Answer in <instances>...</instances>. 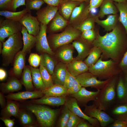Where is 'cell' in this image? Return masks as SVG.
Segmentation results:
<instances>
[{
  "label": "cell",
  "instance_id": "1",
  "mask_svg": "<svg viewBox=\"0 0 127 127\" xmlns=\"http://www.w3.org/2000/svg\"><path fill=\"white\" fill-rule=\"evenodd\" d=\"M127 35L125 31L117 25L103 36L97 33L92 44L101 49L103 58H110L119 64L126 47Z\"/></svg>",
  "mask_w": 127,
  "mask_h": 127
},
{
  "label": "cell",
  "instance_id": "2",
  "mask_svg": "<svg viewBox=\"0 0 127 127\" xmlns=\"http://www.w3.org/2000/svg\"><path fill=\"white\" fill-rule=\"evenodd\" d=\"M24 108L35 116L37 123L41 127H53L56 125L61 109H52L44 105L32 103L25 105Z\"/></svg>",
  "mask_w": 127,
  "mask_h": 127
},
{
  "label": "cell",
  "instance_id": "3",
  "mask_svg": "<svg viewBox=\"0 0 127 127\" xmlns=\"http://www.w3.org/2000/svg\"><path fill=\"white\" fill-rule=\"evenodd\" d=\"M21 33L20 32L13 34L2 43L1 54L3 66H7L11 64L16 56L22 49L23 44Z\"/></svg>",
  "mask_w": 127,
  "mask_h": 127
},
{
  "label": "cell",
  "instance_id": "4",
  "mask_svg": "<svg viewBox=\"0 0 127 127\" xmlns=\"http://www.w3.org/2000/svg\"><path fill=\"white\" fill-rule=\"evenodd\" d=\"M103 59L101 55L97 62L89 68L88 71L100 80H107L121 73L122 71L118 63L111 59L103 61Z\"/></svg>",
  "mask_w": 127,
  "mask_h": 127
},
{
  "label": "cell",
  "instance_id": "5",
  "mask_svg": "<svg viewBox=\"0 0 127 127\" xmlns=\"http://www.w3.org/2000/svg\"><path fill=\"white\" fill-rule=\"evenodd\" d=\"M118 75L111 78L108 83L100 90L95 104L99 109L105 111L112 104L116 97V88L118 77Z\"/></svg>",
  "mask_w": 127,
  "mask_h": 127
},
{
  "label": "cell",
  "instance_id": "6",
  "mask_svg": "<svg viewBox=\"0 0 127 127\" xmlns=\"http://www.w3.org/2000/svg\"><path fill=\"white\" fill-rule=\"evenodd\" d=\"M81 33V31L69 24L61 32L49 34L47 38L51 48L54 52L59 47L72 43Z\"/></svg>",
  "mask_w": 127,
  "mask_h": 127
},
{
  "label": "cell",
  "instance_id": "7",
  "mask_svg": "<svg viewBox=\"0 0 127 127\" xmlns=\"http://www.w3.org/2000/svg\"><path fill=\"white\" fill-rule=\"evenodd\" d=\"M84 113L87 115L96 119L100 123V126L105 127L113 123L115 120L104 111L98 108L94 104L85 107Z\"/></svg>",
  "mask_w": 127,
  "mask_h": 127
},
{
  "label": "cell",
  "instance_id": "8",
  "mask_svg": "<svg viewBox=\"0 0 127 127\" xmlns=\"http://www.w3.org/2000/svg\"><path fill=\"white\" fill-rule=\"evenodd\" d=\"M23 25L19 22L6 19L0 20V41L4 42L5 39L21 32Z\"/></svg>",
  "mask_w": 127,
  "mask_h": 127
},
{
  "label": "cell",
  "instance_id": "9",
  "mask_svg": "<svg viewBox=\"0 0 127 127\" xmlns=\"http://www.w3.org/2000/svg\"><path fill=\"white\" fill-rule=\"evenodd\" d=\"M82 87H91L97 90L102 89L108 83L110 78L104 80L98 79L97 77L88 71L75 77Z\"/></svg>",
  "mask_w": 127,
  "mask_h": 127
},
{
  "label": "cell",
  "instance_id": "10",
  "mask_svg": "<svg viewBox=\"0 0 127 127\" xmlns=\"http://www.w3.org/2000/svg\"><path fill=\"white\" fill-rule=\"evenodd\" d=\"M72 112L80 117L86 120L91 124L93 127L100 126L99 121L96 119L91 117L85 114L81 110L76 99L72 97L67 95L64 105Z\"/></svg>",
  "mask_w": 127,
  "mask_h": 127
},
{
  "label": "cell",
  "instance_id": "11",
  "mask_svg": "<svg viewBox=\"0 0 127 127\" xmlns=\"http://www.w3.org/2000/svg\"><path fill=\"white\" fill-rule=\"evenodd\" d=\"M82 2L73 10L69 21V24L76 28L89 15V4Z\"/></svg>",
  "mask_w": 127,
  "mask_h": 127
},
{
  "label": "cell",
  "instance_id": "12",
  "mask_svg": "<svg viewBox=\"0 0 127 127\" xmlns=\"http://www.w3.org/2000/svg\"><path fill=\"white\" fill-rule=\"evenodd\" d=\"M40 32L36 36V49L40 54L46 53L54 56V53L51 48L47 40L46 35L47 26L40 23Z\"/></svg>",
  "mask_w": 127,
  "mask_h": 127
},
{
  "label": "cell",
  "instance_id": "13",
  "mask_svg": "<svg viewBox=\"0 0 127 127\" xmlns=\"http://www.w3.org/2000/svg\"><path fill=\"white\" fill-rule=\"evenodd\" d=\"M100 90L90 91L86 89L85 87H82L76 93L68 95L75 98L79 106L85 107L90 101L96 100Z\"/></svg>",
  "mask_w": 127,
  "mask_h": 127
},
{
  "label": "cell",
  "instance_id": "14",
  "mask_svg": "<svg viewBox=\"0 0 127 127\" xmlns=\"http://www.w3.org/2000/svg\"><path fill=\"white\" fill-rule=\"evenodd\" d=\"M19 22L26 28L29 34L36 36L39 34L40 22L36 16L32 15L31 12L25 14Z\"/></svg>",
  "mask_w": 127,
  "mask_h": 127
},
{
  "label": "cell",
  "instance_id": "15",
  "mask_svg": "<svg viewBox=\"0 0 127 127\" xmlns=\"http://www.w3.org/2000/svg\"><path fill=\"white\" fill-rule=\"evenodd\" d=\"M74 49L71 43L61 46L54 51V56L59 61L67 64L74 58L73 57Z\"/></svg>",
  "mask_w": 127,
  "mask_h": 127
},
{
  "label": "cell",
  "instance_id": "16",
  "mask_svg": "<svg viewBox=\"0 0 127 127\" xmlns=\"http://www.w3.org/2000/svg\"><path fill=\"white\" fill-rule=\"evenodd\" d=\"M91 44L92 43L87 42L80 36L74 40L72 44L78 52L75 59L83 61L88 55L92 47L91 46Z\"/></svg>",
  "mask_w": 127,
  "mask_h": 127
},
{
  "label": "cell",
  "instance_id": "17",
  "mask_svg": "<svg viewBox=\"0 0 127 127\" xmlns=\"http://www.w3.org/2000/svg\"><path fill=\"white\" fill-rule=\"evenodd\" d=\"M58 7L48 5L37 11L36 17L40 23L47 26L58 11Z\"/></svg>",
  "mask_w": 127,
  "mask_h": 127
},
{
  "label": "cell",
  "instance_id": "18",
  "mask_svg": "<svg viewBox=\"0 0 127 127\" xmlns=\"http://www.w3.org/2000/svg\"><path fill=\"white\" fill-rule=\"evenodd\" d=\"M69 24V21L65 19L58 11L47 25V32L49 34L60 31Z\"/></svg>",
  "mask_w": 127,
  "mask_h": 127
},
{
  "label": "cell",
  "instance_id": "19",
  "mask_svg": "<svg viewBox=\"0 0 127 127\" xmlns=\"http://www.w3.org/2000/svg\"><path fill=\"white\" fill-rule=\"evenodd\" d=\"M44 95L42 91L36 90L11 93L5 96V97L7 99L21 101L29 99L41 98Z\"/></svg>",
  "mask_w": 127,
  "mask_h": 127
},
{
  "label": "cell",
  "instance_id": "20",
  "mask_svg": "<svg viewBox=\"0 0 127 127\" xmlns=\"http://www.w3.org/2000/svg\"><path fill=\"white\" fill-rule=\"evenodd\" d=\"M66 96L54 97L44 95L40 99L32 100L29 102L52 106L58 107L64 105Z\"/></svg>",
  "mask_w": 127,
  "mask_h": 127
},
{
  "label": "cell",
  "instance_id": "21",
  "mask_svg": "<svg viewBox=\"0 0 127 127\" xmlns=\"http://www.w3.org/2000/svg\"><path fill=\"white\" fill-rule=\"evenodd\" d=\"M22 85L17 78L12 76L9 78L6 82L0 83V90L4 94H9L21 90Z\"/></svg>",
  "mask_w": 127,
  "mask_h": 127
},
{
  "label": "cell",
  "instance_id": "22",
  "mask_svg": "<svg viewBox=\"0 0 127 127\" xmlns=\"http://www.w3.org/2000/svg\"><path fill=\"white\" fill-rule=\"evenodd\" d=\"M67 69L72 75L75 77L88 71L89 67L83 61L74 60L66 64Z\"/></svg>",
  "mask_w": 127,
  "mask_h": 127
},
{
  "label": "cell",
  "instance_id": "23",
  "mask_svg": "<svg viewBox=\"0 0 127 127\" xmlns=\"http://www.w3.org/2000/svg\"><path fill=\"white\" fill-rule=\"evenodd\" d=\"M67 70L66 64L59 61L51 75L54 84L63 86Z\"/></svg>",
  "mask_w": 127,
  "mask_h": 127
},
{
  "label": "cell",
  "instance_id": "24",
  "mask_svg": "<svg viewBox=\"0 0 127 127\" xmlns=\"http://www.w3.org/2000/svg\"><path fill=\"white\" fill-rule=\"evenodd\" d=\"M21 32L22 35L23 45L21 51L25 54L29 53L35 46L36 36L29 34L26 28L23 26Z\"/></svg>",
  "mask_w": 127,
  "mask_h": 127
},
{
  "label": "cell",
  "instance_id": "25",
  "mask_svg": "<svg viewBox=\"0 0 127 127\" xmlns=\"http://www.w3.org/2000/svg\"><path fill=\"white\" fill-rule=\"evenodd\" d=\"M81 3L79 2L63 0L61 4L58 7V12L64 18L69 21L73 10Z\"/></svg>",
  "mask_w": 127,
  "mask_h": 127
},
{
  "label": "cell",
  "instance_id": "26",
  "mask_svg": "<svg viewBox=\"0 0 127 127\" xmlns=\"http://www.w3.org/2000/svg\"><path fill=\"white\" fill-rule=\"evenodd\" d=\"M16 101L7 99L6 106L1 111V117L10 118L13 116L17 118L20 109L19 103Z\"/></svg>",
  "mask_w": 127,
  "mask_h": 127
},
{
  "label": "cell",
  "instance_id": "27",
  "mask_svg": "<svg viewBox=\"0 0 127 127\" xmlns=\"http://www.w3.org/2000/svg\"><path fill=\"white\" fill-rule=\"evenodd\" d=\"M116 92L119 104L127 102V83L124 77L122 75L118 78Z\"/></svg>",
  "mask_w": 127,
  "mask_h": 127
},
{
  "label": "cell",
  "instance_id": "28",
  "mask_svg": "<svg viewBox=\"0 0 127 127\" xmlns=\"http://www.w3.org/2000/svg\"><path fill=\"white\" fill-rule=\"evenodd\" d=\"M25 55L21 50L16 55L14 59L12 74L13 76L17 78L21 77L25 66Z\"/></svg>",
  "mask_w": 127,
  "mask_h": 127
},
{
  "label": "cell",
  "instance_id": "29",
  "mask_svg": "<svg viewBox=\"0 0 127 127\" xmlns=\"http://www.w3.org/2000/svg\"><path fill=\"white\" fill-rule=\"evenodd\" d=\"M119 17L117 14L110 15L105 20H101L97 16L95 17V22L106 31L112 30L116 26Z\"/></svg>",
  "mask_w": 127,
  "mask_h": 127
},
{
  "label": "cell",
  "instance_id": "30",
  "mask_svg": "<svg viewBox=\"0 0 127 127\" xmlns=\"http://www.w3.org/2000/svg\"><path fill=\"white\" fill-rule=\"evenodd\" d=\"M41 63L52 75L59 62L54 56L44 53L41 54Z\"/></svg>",
  "mask_w": 127,
  "mask_h": 127
},
{
  "label": "cell",
  "instance_id": "31",
  "mask_svg": "<svg viewBox=\"0 0 127 127\" xmlns=\"http://www.w3.org/2000/svg\"><path fill=\"white\" fill-rule=\"evenodd\" d=\"M100 6L97 16L99 18H102L107 15L117 14L119 12L112 0H104Z\"/></svg>",
  "mask_w": 127,
  "mask_h": 127
},
{
  "label": "cell",
  "instance_id": "32",
  "mask_svg": "<svg viewBox=\"0 0 127 127\" xmlns=\"http://www.w3.org/2000/svg\"><path fill=\"white\" fill-rule=\"evenodd\" d=\"M20 81L26 91H32L36 90L33 83L31 72L29 66H25Z\"/></svg>",
  "mask_w": 127,
  "mask_h": 127
},
{
  "label": "cell",
  "instance_id": "33",
  "mask_svg": "<svg viewBox=\"0 0 127 127\" xmlns=\"http://www.w3.org/2000/svg\"><path fill=\"white\" fill-rule=\"evenodd\" d=\"M26 109H20L17 118L24 127H35L38 124L31 114Z\"/></svg>",
  "mask_w": 127,
  "mask_h": 127
},
{
  "label": "cell",
  "instance_id": "34",
  "mask_svg": "<svg viewBox=\"0 0 127 127\" xmlns=\"http://www.w3.org/2000/svg\"><path fill=\"white\" fill-rule=\"evenodd\" d=\"M67 89L63 86L54 84L42 91L44 95L54 97L67 96Z\"/></svg>",
  "mask_w": 127,
  "mask_h": 127
},
{
  "label": "cell",
  "instance_id": "35",
  "mask_svg": "<svg viewBox=\"0 0 127 127\" xmlns=\"http://www.w3.org/2000/svg\"><path fill=\"white\" fill-rule=\"evenodd\" d=\"M33 85L36 90L42 91L46 88L43 81L39 69L30 66Z\"/></svg>",
  "mask_w": 127,
  "mask_h": 127
},
{
  "label": "cell",
  "instance_id": "36",
  "mask_svg": "<svg viewBox=\"0 0 127 127\" xmlns=\"http://www.w3.org/2000/svg\"><path fill=\"white\" fill-rule=\"evenodd\" d=\"M102 53V51L99 48L93 46L88 55L83 61L89 67H91L97 62Z\"/></svg>",
  "mask_w": 127,
  "mask_h": 127
},
{
  "label": "cell",
  "instance_id": "37",
  "mask_svg": "<svg viewBox=\"0 0 127 127\" xmlns=\"http://www.w3.org/2000/svg\"><path fill=\"white\" fill-rule=\"evenodd\" d=\"M114 3L119 13L118 20L123 26L127 35V1Z\"/></svg>",
  "mask_w": 127,
  "mask_h": 127
},
{
  "label": "cell",
  "instance_id": "38",
  "mask_svg": "<svg viewBox=\"0 0 127 127\" xmlns=\"http://www.w3.org/2000/svg\"><path fill=\"white\" fill-rule=\"evenodd\" d=\"M111 113L116 119L125 121L127 118V102L119 104L113 108Z\"/></svg>",
  "mask_w": 127,
  "mask_h": 127
},
{
  "label": "cell",
  "instance_id": "39",
  "mask_svg": "<svg viewBox=\"0 0 127 127\" xmlns=\"http://www.w3.org/2000/svg\"><path fill=\"white\" fill-rule=\"evenodd\" d=\"M29 12L26 8L22 10L17 12L8 11H0V15L4 17L6 19L19 22L23 17Z\"/></svg>",
  "mask_w": 127,
  "mask_h": 127
},
{
  "label": "cell",
  "instance_id": "40",
  "mask_svg": "<svg viewBox=\"0 0 127 127\" xmlns=\"http://www.w3.org/2000/svg\"><path fill=\"white\" fill-rule=\"evenodd\" d=\"M60 112V117L56 123V126L58 127H65L71 111L64 105Z\"/></svg>",
  "mask_w": 127,
  "mask_h": 127
},
{
  "label": "cell",
  "instance_id": "41",
  "mask_svg": "<svg viewBox=\"0 0 127 127\" xmlns=\"http://www.w3.org/2000/svg\"><path fill=\"white\" fill-rule=\"evenodd\" d=\"M95 16L93 15H89L76 28L82 32L84 31L94 29L95 26Z\"/></svg>",
  "mask_w": 127,
  "mask_h": 127
},
{
  "label": "cell",
  "instance_id": "42",
  "mask_svg": "<svg viewBox=\"0 0 127 127\" xmlns=\"http://www.w3.org/2000/svg\"><path fill=\"white\" fill-rule=\"evenodd\" d=\"M39 69L41 76L46 88L50 87L54 85L51 75L40 63Z\"/></svg>",
  "mask_w": 127,
  "mask_h": 127
},
{
  "label": "cell",
  "instance_id": "43",
  "mask_svg": "<svg viewBox=\"0 0 127 127\" xmlns=\"http://www.w3.org/2000/svg\"><path fill=\"white\" fill-rule=\"evenodd\" d=\"M26 8L30 12L31 10L37 11L45 3L43 0H25Z\"/></svg>",
  "mask_w": 127,
  "mask_h": 127
},
{
  "label": "cell",
  "instance_id": "44",
  "mask_svg": "<svg viewBox=\"0 0 127 127\" xmlns=\"http://www.w3.org/2000/svg\"><path fill=\"white\" fill-rule=\"evenodd\" d=\"M96 34L94 29H92L82 32L80 36L87 42L92 44L96 38Z\"/></svg>",
  "mask_w": 127,
  "mask_h": 127
},
{
  "label": "cell",
  "instance_id": "45",
  "mask_svg": "<svg viewBox=\"0 0 127 127\" xmlns=\"http://www.w3.org/2000/svg\"><path fill=\"white\" fill-rule=\"evenodd\" d=\"M84 120L71 112L65 127H77L79 123Z\"/></svg>",
  "mask_w": 127,
  "mask_h": 127
},
{
  "label": "cell",
  "instance_id": "46",
  "mask_svg": "<svg viewBox=\"0 0 127 127\" xmlns=\"http://www.w3.org/2000/svg\"><path fill=\"white\" fill-rule=\"evenodd\" d=\"M28 61L30 66L37 68L40 66L41 63L40 56L36 53H31L29 57Z\"/></svg>",
  "mask_w": 127,
  "mask_h": 127
},
{
  "label": "cell",
  "instance_id": "47",
  "mask_svg": "<svg viewBox=\"0 0 127 127\" xmlns=\"http://www.w3.org/2000/svg\"><path fill=\"white\" fill-rule=\"evenodd\" d=\"M82 87L79 82L75 78L72 86L67 90V95H69L76 93Z\"/></svg>",
  "mask_w": 127,
  "mask_h": 127
},
{
  "label": "cell",
  "instance_id": "48",
  "mask_svg": "<svg viewBox=\"0 0 127 127\" xmlns=\"http://www.w3.org/2000/svg\"><path fill=\"white\" fill-rule=\"evenodd\" d=\"M75 79V77L71 74L67 70L64 86L67 90L69 89L72 86Z\"/></svg>",
  "mask_w": 127,
  "mask_h": 127
},
{
  "label": "cell",
  "instance_id": "49",
  "mask_svg": "<svg viewBox=\"0 0 127 127\" xmlns=\"http://www.w3.org/2000/svg\"><path fill=\"white\" fill-rule=\"evenodd\" d=\"M25 5V0H12L8 11L16 12L17 8L20 6Z\"/></svg>",
  "mask_w": 127,
  "mask_h": 127
},
{
  "label": "cell",
  "instance_id": "50",
  "mask_svg": "<svg viewBox=\"0 0 127 127\" xmlns=\"http://www.w3.org/2000/svg\"><path fill=\"white\" fill-rule=\"evenodd\" d=\"M119 66L122 71L124 72H127V50L121 59Z\"/></svg>",
  "mask_w": 127,
  "mask_h": 127
},
{
  "label": "cell",
  "instance_id": "51",
  "mask_svg": "<svg viewBox=\"0 0 127 127\" xmlns=\"http://www.w3.org/2000/svg\"><path fill=\"white\" fill-rule=\"evenodd\" d=\"M12 0H0L1 11H8Z\"/></svg>",
  "mask_w": 127,
  "mask_h": 127
},
{
  "label": "cell",
  "instance_id": "52",
  "mask_svg": "<svg viewBox=\"0 0 127 127\" xmlns=\"http://www.w3.org/2000/svg\"><path fill=\"white\" fill-rule=\"evenodd\" d=\"M104 0H90L89 10L90 12L94 8L100 6Z\"/></svg>",
  "mask_w": 127,
  "mask_h": 127
},
{
  "label": "cell",
  "instance_id": "53",
  "mask_svg": "<svg viewBox=\"0 0 127 127\" xmlns=\"http://www.w3.org/2000/svg\"><path fill=\"white\" fill-rule=\"evenodd\" d=\"M109 126L110 127H127V123L124 120L116 119Z\"/></svg>",
  "mask_w": 127,
  "mask_h": 127
},
{
  "label": "cell",
  "instance_id": "54",
  "mask_svg": "<svg viewBox=\"0 0 127 127\" xmlns=\"http://www.w3.org/2000/svg\"><path fill=\"white\" fill-rule=\"evenodd\" d=\"M0 119L3 122L5 125L7 127H13L14 125L15 122L14 119L2 117H1Z\"/></svg>",
  "mask_w": 127,
  "mask_h": 127
},
{
  "label": "cell",
  "instance_id": "55",
  "mask_svg": "<svg viewBox=\"0 0 127 127\" xmlns=\"http://www.w3.org/2000/svg\"><path fill=\"white\" fill-rule=\"evenodd\" d=\"M48 5L58 7L61 3L63 0H43Z\"/></svg>",
  "mask_w": 127,
  "mask_h": 127
},
{
  "label": "cell",
  "instance_id": "56",
  "mask_svg": "<svg viewBox=\"0 0 127 127\" xmlns=\"http://www.w3.org/2000/svg\"><path fill=\"white\" fill-rule=\"evenodd\" d=\"M4 94L2 91L0 92V104L1 107L2 108L5 107L7 104L5 99V96Z\"/></svg>",
  "mask_w": 127,
  "mask_h": 127
},
{
  "label": "cell",
  "instance_id": "57",
  "mask_svg": "<svg viewBox=\"0 0 127 127\" xmlns=\"http://www.w3.org/2000/svg\"><path fill=\"white\" fill-rule=\"evenodd\" d=\"M83 120L80 122L77 127H93L92 125L89 122Z\"/></svg>",
  "mask_w": 127,
  "mask_h": 127
},
{
  "label": "cell",
  "instance_id": "58",
  "mask_svg": "<svg viewBox=\"0 0 127 127\" xmlns=\"http://www.w3.org/2000/svg\"><path fill=\"white\" fill-rule=\"evenodd\" d=\"M7 75L6 71L4 69L0 68V80L3 81L6 78Z\"/></svg>",
  "mask_w": 127,
  "mask_h": 127
},
{
  "label": "cell",
  "instance_id": "59",
  "mask_svg": "<svg viewBox=\"0 0 127 127\" xmlns=\"http://www.w3.org/2000/svg\"><path fill=\"white\" fill-rule=\"evenodd\" d=\"M65 1H74L79 2H85L86 3H89L90 0H63Z\"/></svg>",
  "mask_w": 127,
  "mask_h": 127
},
{
  "label": "cell",
  "instance_id": "60",
  "mask_svg": "<svg viewBox=\"0 0 127 127\" xmlns=\"http://www.w3.org/2000/svg\"><path fill=\"white\" fill-rule=\"evenodd\" d=\"M113 1L116 3H122L126 2L127 0H112Z\"/></svg>",
  "mask_w": 127,
  "mask_h": 127
},
{
  "label": "cell",
  "instance_id": "61",
  "mask_svg": "<svg viewBox=\"0 0 127 127\" xmlns=\"http://www.w3.org/2000/svg\"><path fill=\"white\" fill-rule=\"evenodd\" d=\"M3 47V43L0 41V54H1L2 50V48Z\"/></svg>",
  "mask_w": 127,
  "mask_h": 127
},
{
  "label": "cell",
  "instance_id": "62",
  "mask_svg": "<svg viewBox=\"0 0 127 127\" xmlns=\"http://www.w3.org/2000/svg\"><path fill=\"white\" fill-rule=\"evenodd\" d=\"M124 73H125L124 77L126 80L127 83V72H125Z\"/></svg>",
  "mask_w": 127,
  "mask_h": 127
},
{
  "label": "cell",
  "instance_id": "63",
  "mask_svg": "<svg viewBox=\"0 0 127 127\" xmlns=\"http://www.w3.org/2000/svg\"><path fill=\"white\" fill-rule=\"evenodd\" d=\"M126 122L127 123V118L126 119V120H125Z\"/></svg>",
  "mask_w": 127,
  "mask_h": 127
}]
</instances>
